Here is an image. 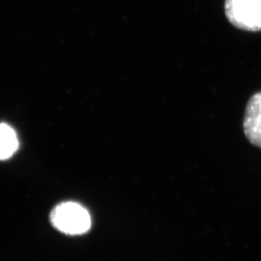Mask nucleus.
<instances>
[{"label": "nucleus", "mask_w": 261, "mask_h": 261, "mask_svg": "<svg viewBox=\"0 0 261 261\" xmlns=\"http://www.w3.org/2000/svg\"><path fill=\"white\" fill-rule=\"evenodd\" d=\"M50 219L59 231L70 235L85 233L91 226V218L88 211L75 202H65L56 206Z\"/></svg>", "instance_id": "nucleus-1"}, {"label": "nucleus", "mask_w": 261, "mask_h": 261, "mask_svg": "<svg viewBox=\"0 0 261 261\" xmlns=\"http://www.w3.org/2000/svg\"><path fill=\"white\" fill-rule=\"evenodd\" d=\"M224 12L235 28L251 32L261 31V0H225Z\"/></svg>", "instance_id": "nucleus-2"}, {"label": "nucleus", "mask_w": 261, "mask_h": 261, "mask_svg": "<svg viewBox=\"0 0 261 261\" xmlns=\"http://www.w3.org/2000/svg\"><path fill=\"white\" fill-rule=\"evenodd\" d=\"M244 132L252 144L261 148V92L254 94L248 102L244 116Z\"/></svg>", "instance_id": "nucleus-3"}, {"label": "nucleus", "mask_w": 261, "mask_h": 261, "mask_svg": "<svg viewBox=\"0 0 261 261\" xmlns=\"http://www.w3.org/2000/svg\"><path fill=\"white\" fill-rule=\"evenodd\" d=\"M18 148V139L15 130L8 125H0V160L11 157Z\"/></svg>", "instance_id": "nucleus-4"}]
</instances>
